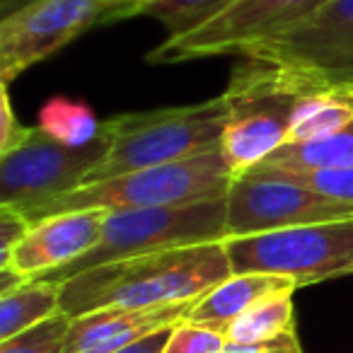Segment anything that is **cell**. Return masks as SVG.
I'll use <instances>...</instances> for the list:
<instances>
[{
    "instance_id": "cell-1",
    "label": "cell",
    "mask_w": 353,
    "mask_h": 353,
    "mask_svg": "<svg viewBox=\"0 0 353 353\" xmlns=\"http://www.w3.org/2000/svg\"><path fill=\"white\" fill-rule=\"evenodd\" d=\"M232 276L225 240L152 252L102 264L61 283V312L70 319L107 307H160L201 300Z\"/></svg>"
},
{
    "instance_id": "cell-2",
    "label": "cell",
    "mask_w": 353,
    "mask_h": 353,
    "mask_svg": "<svg viewBox=\"0 0 353 353\" xmlns=\"http://www.w3.org/2000/svg\"><path fill=\"white\" fill-rule=\"evenodd\" d=\"M327 85L336 83L283 65L242 59L225 88L230 117L221 141V152L232 176L247 174L285 145L295 104L307 92Z\"/></svg>"
},
{
    "instance_id": "cell-3",
    "label": "cell",
    "mask_w": 353,
    "mask_h": 353,
    "mask_svg": "<svg viewBox=\"0 0 353 353\" xmlns=\"http://www.w3.org/2000/svg\"><path fill=\"white\" fill-rule=\"evenodd\" d=\"M230 117L225 92L199 104L165 107L155 112L119 114L104 121L109 150L88 174L85 184L148 167L172 165L221 148Z\"/></svg>"
},
{
    "instance_id": "cell-4",
    "label": "cell",
    "mask_w": 353,
    "mask_h": 353,
    "mask_svg": "<svg viewBox=\"0 0 353 353\" xmlns=\"http://www.w3.org/2000/svg\"><path fill=\"white\" fill-rule=\"evenodd\" d=\"M232 172L221 148L201 152L189 160L172 165L148 167L109 176L102 182L83 184L63 196L25 211L30 223L73 211H136V208L176 206V203L203 201V199L228 196L232 187Z\"/></svg>"
},
{
    "instance_id": "cell-5",
    "label": "cell",
    "mask_w": 353,
    "mask_h": 353,
    "mask_svg": "<svg viewBox=\"0 0 353 353\" xmlns=\"http://www.w3.org/2000/svg\"><path fill=\"white\" fill-rule=\"evenodd\" d=\"M223 240H228V196L176 206L112 211L104 218L102 237L88 254L41 279L63 283L83 271L112 261Z\"/></svg>"
},
{
    "instance_id": "cell-6",
    "label": "cell",
    "mask_w": 353,
    "mask_h": 353,
    "mask_svg": "<svg viewBox=\"0 0 353 353\" xmlns=\"http://www.w3.org/2000/svg\"><path fill=\"white\" fill-rule=\"evenodd\" d=\"M232 274H271L298 288L353 274V218L228 237Z\"/></svg>"
},
{
    "instance_id": "cell-7",
    "label": "cell",
    "mask_w": 353,
    "mask_h": 353,
    "mask_svg": "<svg viewBox=\"0 0 353 353\" xmlns=\"http://www.w3.org/2000/svg\"><path fill=\"white\" fill-rule=\"evenodd\" d=\"M131 0H37L0 20V80L12 83L99 25L128 20Z\"/></svg>"
},
{
    "instance_id": "cell-8",
    "label": "cell",
    "mask_w": 353,
    "mask_h": 353,
    "mask_svg": "<svg viewBox=\"0 0 353 353\" xmlns=\"http://www.w3.org/2000/svg\"><path fill=\"white\" fill-rule=\"evenodd\" d=\"M109 150V133L83 148H70L34 126L22 145L0 155V206L25 213L83 187Z\"/></svg>"
},
{
    "instance_id": "cell-9",
    "label": "cell",
    "mask_w": 353,
    "mask_h": 353,
    "mask_svg": "<svg viewBox=\"0 0 353 353\" xmlns=\"http://www.w3.org/2000/svg\"><path fill=\"white\" fill-rule=\"evenodd\" d=\"M329 0H237L208 25L165 39L148 54V63L172 65L211 56H240L245 49L288 32Z\"/></svg>"
},
{
    "instance_id": "cell-10",
    "label": "cell",
    "mask_w": 353,
    "mask_h": 353,
    "mask_svg": "<svg viewBox=\"0 0 353 353\" xmlns=\"http://www.w3.org/2000/svg\"><path fill=\"white\" fill-rule=\"evenodd\" d=\"M343 218H353L351 203L334 201L256 167L235 176L228 192V237L259 235Z\"/></svg>"
},
{
    "instance_id": "cell-11",
    "label": "cell",
    "mask_w": 353,
    "mask_h": 353,
    "mask_svg": "<svg viewBox=\"0 0 353 353\" xmlns=\"http://www.w3.org/2000/svg\"><path fill=\"white\" fill-rule=\"evenodd\" d=\"M240 59L283 65L327 83H353V0H329L288 32L245 49Z\"/></svg>"
},
{
    "instance_id": "cell-12",
    "label": "cell",
    "mask_w": 353,
    "mask_h": 353,
    "mask_svg": "<svg viewBox=\"0 0 353 353\" xmlns=\"http://www.w3.org/2000/svg\"><path fill=\"white\" fill-rule=\"evenodd\" d=\"M104 218V211H73L32 223L10 264L3 269H15L27 279H41L73 264L99 242Z\"/></svg>"
},
{
    "instance_id": "cell-13",
    "label": "cell",
    "mask_w": 353,
    "mask_h": 353,
    "mask_svg": "<svg viewBox=\"0 0 353 353\" xmlns=\"http://www.w3.org/2000/svg\"><path fill=\"white\" fill-rule=\"evenodd\" d=\"M199 300L160 307H107L70 319L65 353H114L162 329L187 322Z\"/></svg>"
},
{
    "instance_id": "cell-14",
    "label": "cell",
    "mask_w": 353,
    "mask_h": 353,
    "mask_svg": "<svg viewBox=\"0 0 353 353\" xmlns=\"http://www.w3.org/2000/svg\"><path fill=\"white\" fill-rule=\"evenodd\" d=\"M298 285L290 279L271 274H232L221 285L206 293L194 310L189 312L187 322L199 324V327L216 329V332H228L237 317L252 310L256 303L271 298L279 293H295Z\"/></svg>"
},
{
    "instance_id": "cell-15",
    "label": "cell",
    "mask_w": 353,
    "mask_h": 353,
    "mask_svg": "<svg viewBox=\"0 0 353 353\" xmlns=\"http://www.w3.org/2000/svg\"><path fill=\"white\" fill-rule=\"evenodd\" d=\"M353 121V83H336L307 92L295 104L288 141H319Z\"/></svg>"
},
{
    "instance_id": "cell-16",
    "label": "cell",
    "mask_w": 353,
    "mask_h": 353,
    "mask_svg": "<svg viewBox=\"0 0 353 353\" xmlns=\"http://www.w3.org/2000/svg\"><path fill=\"white\" fill-rule=\"evenodd\" d=\"M61 312V283L32 279L0 295V341L17 336Z\"/></svg>"
},
{
    "instance_id": "cell-17",
    "label": "cell",
    "mask_w": 353,
    "mask_h": 353,
    "mask_svg": "<svg viewBox=\"0 0 353 353\" xmlns=\"http://www.w3.org/2000/svg\"><path fill=\"white\" fill-rule=\"evenodd\" d=\"M259 167L285 172L332 170V167H353V121L341 131L319 141L285 143Z\"/></svg>"
},
{
    "instance_id": "cell-18",
    "label": "cell",
    "mask_w": 353,
    "mask_h": 353,
    "mask_svg": "<svg viewBox=\"0 0 353 353\" xmlns=\"http://www.w3.org/2000/svg\"><path fill=\"white\" fill-rule=\"evenodd\" d=\"M237 0H133L131 17H150L167 30V39H179L235 6Z\"/></svg>"
},
{
    "instance_id": "cell-19",
    "label": "cell",
    "mask_w": 353,
    "mask_h": 353,
    "mask_svg": "<svg viewBox=\"0 0 353 353\" xmlns=\"http://www.w3.org/2000/svg\"><path fill=\"white\" fill-rule=\"evenodd\" d=\"M37 128L54 141L70 148H83L102 136V121L85 102L68 97H51L39 109Z\"/></svg>"
},
{
    "instance_id": "cell-20",
    "label": "cell",
    "mask_w": 353,
    "mask_h": 353,
    "mask_svg": "<svg viewBox=\"0 0 353 353\" xmlns=\"http://www.w3.org/2000/svg\"><path fill=\"white\" fill-rule=\"evenodd\" d=\"M295 329L293 293H279L256 303L242 317L228 327L225 339L230 343H259L276 339Z\"/></svg>"
},
{
    "instance_id": "cell-21",
    "label": "cell",
    "mask_w": 353,
    "mask_h": 353,
    "mask_svg": "<svg viewBox=\"0 0 353 353\" xmlns=\"http://www.w3.org/2000/svg\"><path fill=\"white\" fill-rule=\"evenodd\" d=\"M68 329L70 317L65 312H59L8 341H0V353H65Z\"/></svg>"
},
{
    "instance_id": "cell-22",
    "label": "cell",
    "mask_w": 353,
    "mask_h": 353,
    "mask_svg": "<svg viewBox=\"0 0 353 353\" xmlns=\"http://www.w3.org/2000/svg\"><path fill=\"white\" fill-rule=\"evenodd\" d=\"M269 174L283 176L300 187L310 189L314 194H322L327 199L353 206V167H332V170H307V172H285L271 170V167H256Z\"/></svg>"
},
{
    "instance_id": "cell-23",
    "label": "cell",
    "mask_w": 353,
    "mask_h": 353,
    "mask_svg": "<svg viewBox=\"0 0 353 353\" xmlns=\"http://www.w3.org/2000/svg\"><path fill=\"white\" fill-rule=\"evenodd\" d=\"M228 339L223 332L208 327H199L192 322L176 324L170 334L165 353H223Z\"/></svg>"
},
{
    "instance_id": "cell-24",
    "label": "cell",
    "mask_w": 353,
    "mask_h": 353,
    "mask_svg": "<svg viewBox=\"0 0 353 353\" xmlns=\"http://www.w3.org/2000/svg\"><path fill=\"white\" fill-rule=\"evenodd\" d=\"M32 223L20 211L8 206H0V269L10 264L12 254L27 237Z\"/></svg>"
},
{
    "instance_id": "cell-25",
    "label": "cell",
    "mask_w": 353,
    "mask_h": 353,
    "mask_svg": "<svg viewBox=\"0 0 353 353\" xmlns=\"http://www.w3.org/2000/svg\"><path fill=\"white\" fill-rule=\"evenodd\" d=\"M32 131L34 128L20 123V119L15 117L10 104V94H8V85H3V90H0V155L22 145L32 136Z\"/></svg>"
},
{
    "instance_id": "cell-26",
    "label": "cell",
    "mask_w": 353,
    "mask_h": 353,
    "mask_svg": "<svg viewBox=\"0 0 353 353\" xmlns=\"http://www.w3.org/2000/svg\"><path fill=\"white\" fill-rule=\"evenodd\" d=\"M223 353H303L300 346L298 332H285L276 339L269 341H259V343H230L228 341L225 351Z\"/></svg>"
},
{
    "instance_id": "cell-27",
    "label": "cell",
    "mask_w": 353,
    "mask_h": 353,
    "mask_svg": "<svg viewBox=\"0 0 353 353\" xmlns=\"http://www.w3.org/2000/svg\"><path fill=\"white\" fill-rule=\"evenodd\" d=\"M172 329L155 332V334H150V336L141 339V341L131 343V346H126V348H119V351H114V353H165V346H167V341H170Z\"/></svg>"
},
{
    "instance_id": "cell-28",
    "label": "cell",
    "mask_w": 353,
    "mask_h": 353,
    "mask_svg": "<svg viewBox=\"0 0 353 353\" xmlns=\"http://www.w3.org/2000/svg\"><path fill=\"white\" fill-rule=\"evenodd\" d=\"M32 3H37V0H0V20L15 15L17 10L32 6Z\"/></svg>"
},
{
    "instance_id": "cell-29",
    "label": "cell",
    "mask_w": 353,
    "mask_h": 353,
    "mask_svg": "<svg viewBox=\"0 0 353 353\" xmlns=\"http://www.w3.org/2000/svg\"><path fill=\"white\" fill-rule=\"evenodd\" d=\"M131 3H133V0H131Z\"/></svg>"
}]
</instances>
